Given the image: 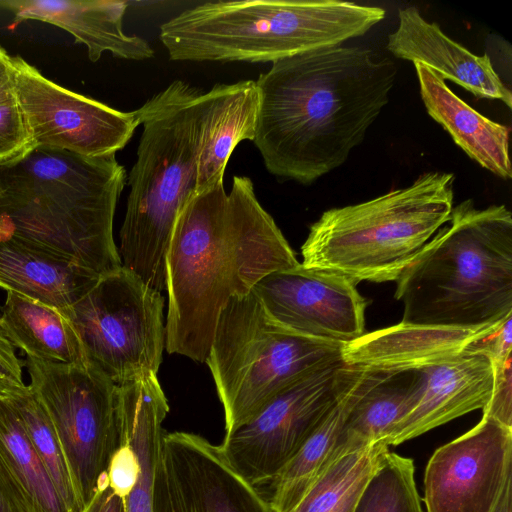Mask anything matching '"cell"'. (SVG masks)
<instances>
[{
  "mask_svg": "<svg viewBox=\"0 0 512 512\" xmlns=\"http://www.w3.org/2000/svg\"><path fill=\"white\" fill-rule=\"evenodd\" d=\"M396 74L390 59L359 46L273 62L256 80L253 142L266 169L308 185L341 166L388 103Z\"/></svg>",
  "mask_w": 512,
  "mask_h": 512,
  "instance_id": "obj_1",
  "label": "cell"
},
{
  "mask_svg": "<svg viewBox=\"0 0 512 512\" xmlns=\"http://www.w3.org/2000/svg\"><path fill=\"white\" fill-rule=\"evenodd\" d=\"M247 176L194 192L175 221L166 253L168 353L205 362L221 312L265 276L297 266Z\"/></svg>",
  "mask_w": 512,
  "mask_h": 512,
  "instance_id": "obj_2",
  "label": "cell"
},
{
  "mask_svg": "<svg viewBox=\"0 0 512 512\" xmlns=\"http://www.w3.org/2000/svg\"><path fill=\"white\" fill-rule=\"evenodd\" d=\"M126 182L115 155L33 148L0 165V239L99 275L116 270L113 219Z\"/></svg>",
  "mask_w": 512,
  "mask_h": 512,
  "instance_id": "obj_3",
  "label": "cell"
},
{
  "mask_svg": "<svg viewBox=\"0 0 512 512\" xmlns=\"http://www.w3.org/2000/svg\"><path fill=\"white\" fill-rule=\"evenodd\" d=\"M396 280L403 323L480 328L512 315V215L504 205L452 208Z\"/></svg>",
  "mask_w": 512,
  "mask_h": 512,
  "instance_id": "obj_4",
  "label": "cell"
},
{
  "mask_svg": "<svg viewBox=\"0 0 512 512\" xmlns=\"http://www.w3.org/2000/svg\"><path fill=\"white\" fill-rule=\"evenodd\" d=\"M206 92L175 80L134 110L143 126L127 176L120 230L122 265L148 286L166 290V253L182 207L195 192Z\"/></svg>",
  "mask_w": 512,
  "mask_h": 512,
  "instance_id": "obj_5",
  "label": "cell"
},
{
  "mask_svg": "<svg viewBox=\"0 0 512 512\" xmlns=\"http://www.w3.org/2000/svg\"><path fill=\"white\" fill-rule=\"evenodd\" d=\"M385 10L338 0L206 2L160 26L170 60L275 62L367 33Z\"/></svg>",
  "mask_w": 512,
  "mask_h": 512,
  "instance_id": "obj_6",
  "label": "cell"
},
{
  "mask_svg": "<svg viewBox=\"0 0 512 512\" xmlns=\"http://www.w3.org/2000/svg\"><path fill=\"white\" fill-rule=\"evenodd\" d=\"M454 181L452 173L425 172L407 187L325 211L310 227L301 264L355 284L396 281L449 221Z\"/></svg>",
  "mask_w": 512,
  "mask_h": 512,
  "instance_id": "obj_7",
  "label": "cell"
},
{
  "mask_svg": "<svg viewBox=\"0 0 512 512\" xmlns=\"http://www.w3.org/2000/svg\"><path fill=\"white\" fill-rule=\"evenodd\" d=\"M344 345L296 334L267 312L253 291L220 314L206 363L225 415V434L308 372L341 358Z\"/></svg>",
  "mask_w": 512,
  "mask_h": 512,
  "instance_id": "obj_8",
  "label": "cell"
},
{
  "mask_svg": "<svg viewBox=\"0 0 512 512\" xmlns=\"http://www.w3.org/2000/svg\"><path fill=\"white\" fill-rule=\"evenodd\" d=\"M164 298L123 265L62 312L87 362L116 385L157 374L165 348Z\"/></svg>",
  "mask_w": 512,
  "mask_h": 512,
  "instance_id": "obj_9",
  "label": "cell"
},
{
  "mask_svg": "<svg viewBox=\"0 0 512 512\" xmlns=\"http://www.w3.org/2000/svg\"><path fill=\"white\" fill-rule=\"evenodd\" d=\"M29 387L58 435L81 511L120 445L118 385L94 366L26 356Z\"/></svg>",
  "mask_w": 512,
  "mask_h": 512,
  "instance_id": "obj_10",
  "label": "cell"
},
{
  "mask_svg": "<svg viewBox=\"0 0 512 512\" xmlns=\"http://www.w3.org/2000/svg\"><path fill=\"white\" fill-rule=\"evenodd\" d=\"M350 372L351 365L340 358L278 392L225 434L220 447L231 466L254 486L272 482L335 404Z\"/></svg>",
  "mask_w": 512,
  "mask_h": 512,
  "instance_id": "obj_11",
  "label": "cell"
},
{
  "mask_svg": "<svg viewBox=\"0 0 512 512\" xmlns=\"http://www.w3.org/2000/svg\"><path fill=\"white\" fill-rule=\"evenodd\" d=\"M14 94L33 148L59 149L85 157L116 155L139 126L135 111L123 112L70 91L12 57Z\"/></svg>",
  "mask_w": 512,
  "mask_h": 512,
  "instance_id": "obj_12",
  "label": "cell"
},
{
  "mask_svg": "<svg viewBox=\"0 0 512 512\" xmlns=\"http://www.w3.org/2000/svg\"><path fill=\"white\" fill-rule=\"evenodd\" d=\"M512 474V428L482 416L440 446L424 474L427 512H492Z\"/></svg>",
  "mask_w": 512,
  "mask_h": 512,
  "instance_id": "obj_13",
  "label": "cell"
},
{
  "mask_svg": "<svg viewBox=\"0 0 512 512\" xmlns=\"http://www.w3.org/2000/svg\"><path fill=\"white\" fill-rule=\"evenodd\" d=\"M252 291L273 319L301 336L345 345L365 333L367 301L337 274L299 263L265 276Z\"/></svg>",
  "mask_w": 512,
  "mask_h": 512,
  "instance_id": "obj_14",
  "label": "cell"
},
{
  "mask_svg": "<svg viewBox=\"0 0 512 512\" xmlns=\"http://www.w3.org/2000/svg\"><path fill=\"white\" fill-rule=\"evenodd\" d=\"M162 460L172 512H273L221 447L200 435L164 434Z\"/></svg>",
  "mask_w": 512,
  "mask_h": 512,
  "instance_id": "obj_15",
  "label": "cell"
},
{
  "mask_svg": "<svg viewBox=\"0 0 512 512\" xmlns=\"http://www.w3.org/2000/svg\"><path fill=\"white\" fill-rule=\"evenodd\" d=\"M422 383L412 409L382 443L396 446L453 419L483 409L494 379L493 363L478 353H462L419 369Z\"/></svg>",
  "mask_w": 512,
  "mask_h": 512,
  "instance_id": "obj_16",
  "label": "cell"
},
{
  "mask_svg": "<svg viewBox=\"0 0 512 512\" xmlns=\"http://www.w3.org/2000/svg\"><path fill=\"white\" fill-rule=\"evenodd\" d=\"M387 49L397 58L423 64L478 98L512 107V94L494 70L487 54L476 55L427 21L414 6L398 12V26L388 36Z\"/></svg>",
  "mask_w": 512,
  "mask_h": 512,
  "instance_id": "obj_17",
  "label": "cell"
},
{
  "mask_svg": "<svg viewBox=\"0 0 512 512\" xmlns=\"http://www.w3.org/2000/svg\"><path fill=\"white\" fill-rule=\"evenodd\" d=\"M127 5L119 0H0V9L12 12L15 24L39 20L73 35L86 46L92 62L105 52L125 60L150 59L154 56L150 44L123 29Z\"/></svg>",
  "mask_w": 512,
  "mask_h": 512,
  "instance_id": "obj_18",
  "label": "cell"
},
{
  "mask_svg": "<svg viewBox=\"0 0 512 512\" xmlns=\"http://www.w3.org/2000/svg\"><path fill=\"white\" fill-rule=\"evenodd\" d=\"M492 325L456 328L400 322L345 344L341 358L348 365L374 370H419L466 353Z\"/></svg>",
  "mask_w": 512,
  "mask_h": 512,
  "instance_id": "obj_19",
  "label": "cell"
},
{
  "mask_svg": "<svg viewBox=\"0 0 512 512\" xmlns=\"http://www.w3.org/2000/svg\"><path fill=\"white\" fill-rule=\"evenodd\" d=\"M359 368V376L332 455V463L344 455L382 442L412 409L420 391V370Z\"/></svg>",
  "mask_w": 512,
  "mask_h": 512,
  "instance_id": "obj_20",
  "label": "cell"
},
{
  "mask_svg": "<svg viewBox=\"0 0 512 512\" xmlns=\"http://www.w3.org/2000/svg\"><path fill=\"white\" fill-rule=\"evenodd\" d=\"M117 396L120 437L129 443L139 462L136 482L123 498V512H153L168 402L157 374L119 384Z\"/></svg>",
  "mask_w": 512,
  "mask_h": 512,
  "instance_id": "obj_21",
  "label": "cell"
},
{
  "mask_svg": "<svg viewBox=\"0 0 512 512\" xmlns=\"http://www.w3.org/2000/svg\"><path fill=\"white\" fill-rule=\"evenodd\" d=\"M414 66L421 98L430 117L482 168L504 180L510 179L509 127L469 106L433 69L420 63Z\"/></svg>",
  "mask_w": 512,
  "mask_h": 512,
  "instance_id": "obj_22",
  "label": "cell"
},
{
  "mask_svg": "<svg viewBox=\"0 0 512 512\" xmlns=\"http://www.w3.org/2000/svg\"><path fill=\"white\" fill-rule=\"evenodd\" d=\"M258 109L256 81L216 84L206 91L196 193L223 182L224 171L236 146L254 139Z\"/></svg>",
  "mask_w": 512,
  "mask_h": 512,
  "instance_id": "obj_23",
  "label": "cell"
},
{
  "mask_svg": "<svg viewBox=\"0 0 512 512\" xmlns=\"http://www.w3.org/2000/svg\"><path fill=\"white\" fill-rule=\"evenodd\" d=\"M100 276L73 263L0 239V287L61 312L78 302Z\"/></svg>",
  "mask_w": 512,
  "mask_h": 512,
  "instance_id": "obj_24",
  "label": "cell"
},
{
  "mask_svg": "<svg viewBox=\"0 0 512 512\" xmlns=\"http://www.w3.org/2000/svg\"><path fill=\"white\" fill-rule=\"evenodd\" d=\"M0 328L28 357L64 364H87L70 320L58 309L7 291Z\"/></svg>",
  "mask_w": 512,
  "mask_h": 512,
  "instance_id": "obj_25",
  "label": "cell"
},
{
  "mask_svg": "<svg viewBox=\"0 0 512 512\" xmlns=\"http://www.w3.org/2000/svg\"><path fill=\"white\" fill-rule=\"evenodd\" d=\"M0 467L16 512H69L19 418L2 396Z\"/></svg>",
  "mask_w": 512,
  "mask_h": 512,
  "instance_id": "obj_26",
  "label": "cell"
},
{
  "mask_svg": "<svg viewBox=\"0 0 512 512\" xmlns=\"http://www.w3.org/2000/svg\"><path fill=\"white\" fill-rule=\"evenodd\" d=\"M360 368L351 365L339 398L320 421L297 454L273 479L269 500L273 512H291L318 476L332 464V455L351 404Z\"/></svg>",
  "mask_w": 512,
  "mask_h": 512,
  "instance_id": "obj_27",
  "label": "cell"
},
{
  "mask_svg": "<svg viewBox=\"0 0 512 512\" xmlns=\"http://www.w3.org/2000/svg\"><path fill=\"white\" fill-rule=\"evenodd\" d=\"M0 386V396L19 418L66 508L69 512H82L58 435L43 404L29 385Z\"/></svg>",
  "mask_w": 512,
  "mask_h": 512,
  "instance_id": "obj_28",
  "label": "cell"
},
{
  "mask_svg": "<svg viewBox=\"0 0 512 512\" xmlns=\"http://www.w3.org/2000/svg\"><path fill=\"white\" fill-rule=\"evenodd\" d=\"M411 458L386 451L362 488L353 512H423Z\"/></svg>",
  "mask_w": 512,
  "mask_h": 512,
  "instance_id": "obj_29",
  "label": "cell"
},
{
  "mask_svg": "<svg viewBox=\"0 0 512 512\" xmlns=\"http://www.w3.org/2000/svg\"><path fill=\"white\" fill-rule=\"evenodd\" d=\"M388 446L377 442L344 455L329 465L315 480L291 512H329L357 485L375 471Z\"/></svg>",
  "mask_w": 512,
  "mask_h": 512,
  "instance_id": "obj_30",
  "label": "cell"
},
{
  "mask_svg": "<svg viewBox=\"0 0 512 512\" xmlns=\"http://www.w3.org/2000/svg\"><path fill=\"white\" fill-rule=\"evenodd\" d=\"M31 149L26 124L14 94L0 102V165L20 158Z\"/></svg>",
  "mask_w": 512,
  "mask_h": 512,
  "instance_id": "obj_31",
  "label": "cell"
},
{
  "mask_svg": "<svg viewBox=\"0 0 512 512\" xmlns=\"http://www.w3.org/2000/svg\"><path fill=\"white\" fill-rule=\"evenodd\" d=\"M494 379L491 397L482 409L483 416L512 428V355L493 363Z\"/></svg>",
  "mask_w": 512,
  "mask_h": 512,
  "instance_id": "obj_32",
  "label": "cell"
},
{
  "mask_svg": "<svg viewBox=\"0 0 512 512\" xmlns=\"http://www.w3.org/2000/svg\"><path fill=\"white\" fill-rule=\"evenodd\" d=\"M138 472L137 456L129 443L120 437V445L113 454L107 470L109 486L123 499L135 484Z\"/></svg>",
  "mask_w": 512,
  "mask_h": 512,
  "instance_id": "obj_33",
  "label": "cell"
},
{
  "mask_svg": "<svg viewBox=\"0 0 512 512\" xmlns=\"http://www.w3.org/2000/svg\"><path fill=\"white\" fill-rule=\"evenodd\" d=\"M13 347L0 328V384L24 385L22 365Z\"/></svg>",
  "mask_w": 512,
  "mask_h": 512,
  "instance_id": "obj_34",
  "label": "cell"
},
{
  "mask_svg": "<svg viewBox=\"0 0 512 512\" xmlns=\"http://www.w3.org/2000/svg\"><path fill=\"white\" fill-rule=\"evenodd\" d=\"M82 512H123V499L109 486L107 472L100 476L97 490Z\"/></svg>",
  "mask_w": 512,
  "mask_h": 512,
  "instance_id": "obj_35",
  "label": "cell"
},
{
  "mask_svg": "<svg viewBox=\"0 0 512 512\" xmlns=\"http://www.w3.org/2000/svg\"><path fill=\"white\" fill-rule=\"evenodd\" d=\"M14 96V69L12 56L0 47V102Z\"/></svg>",
  "mask_w": 512,
  "mask_h": 512,
  "instance_id": "obj_36",
  "label": "cell"
},
{
  "mask_svg": "<svg viewBox=\"0 0 512 512\" xmlns=\"http://www.w3.org/2000/svg\"><path fill=\"white\" fill-rule=\"evenodd\" d=\"M153 512H172L162 459L156 474Z\"/></svg>",
  "mask_w": 512,
  "mask_h": 512,
  "instance_id": "obj_37",
  "label": "cell"
},
{
  "mask_svg": "<svg viewBox=\"0 0 512 512\" xmlns=\"http://www.w3.org/2000/svg\"><path fill=\"white\" fill-rule=\"evenodd\" d=\"M492 512H512V474L507 477Z\"/></svg>",
  "mask_w": 512,
  "mask_h": 512,
  "instance_id": "obj_38",
  "label": "cell"
},
{
  "mask_svg": "<svg viewBox=\"0 0 512 512\" xmlns=\"http://www.w3.org/2000/svg\"><path fill=\"white\" fill-rule=\"evenodd\" d=\"M367 481L357 485L334 509L329 512H353L357 498Z\"/></svg>",
  "mask_w": 512,
  "mask_h": 512,
  "instance_id": "obj_39",
  "label": "cell"
},
{
  "mask_svg": "<svg viewBox=\"0 0 512 512\" xmlns=\"http://www.w3.org/2000/svg\"><path fill=\"white\" fill-rule=\"evenodd\" d=\"M0 512H16L1 467H0Z\"/></svg>",
  "mask_w": 512,
  "mask_h": 512,
  "instance_id": "obj_40",
  "label": "cell"
},
{
  "mask_svg": "<svg viewBox=\"0 0 512 512\" xmlns=\"http://www.w3.org/2000/svg\"><path fill=\"white\" fill-rule=\"evenodd\" d=\"M0 391H1V386H0Z\"/></svg>",
  "mask_w": 512,
  "mask_h": 512,
  "instance_id": "obj_41",
  "label": "cell"
}]
</instances>
